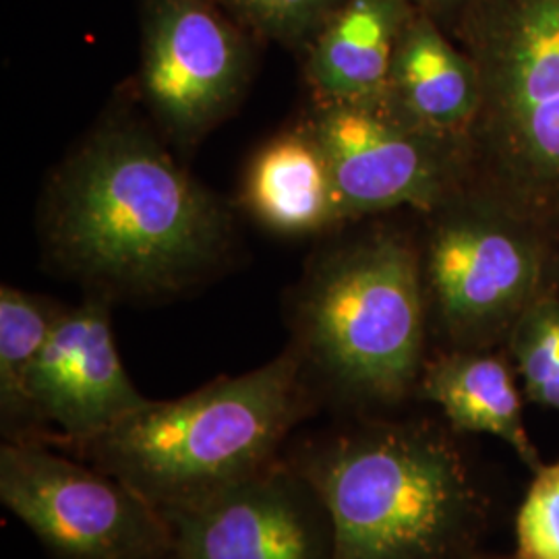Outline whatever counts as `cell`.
I'll list each match as a JSON object with an SVG mask.
<instances>
[{
    "label": "cell",
    "mask_w": 559,
    "mask_h": 559,
    "mask_svg": "<svg viewBox=\"0 0 559 559\" xmlns=\"http://www.w3.org/2000/svg\"><path fill=\"white\" fill-rule=\"evenodd\" d=\"M429 311L419 245L367 233L321 255L293 297V348L305 371L353 406L417 394Z\"/></svg>",
    "instance_id": "cell-5"
},
{
    "label": "cell",
    "mask_w": 559,
    "mask_h": 559,
    "mask_svg": "<svg viewBox=\"0 0 559 559\" xmlns=\"http://www.w3.org/2000/svg\"><path fill=\"white\" fill-rule=\"evenodd\" d=\"M110 305L90 293L80 305L64 307L41 348L29 380L41 443L94 440L150 402L120 360Z\"/></svg>",
    "instance_id": "cell-11"
},
{
    "label": "cell",
    "mask_w": 559,
    "mask_h": 559,
    "mask_svg": "<svg viewBox=\"0 0 559 559\" xmlns=\"http://www.w3.org/2000/svg\"><path fill=\"white\" fill-rule=\"evenodd\" d=\"M253 40L305 50L342 0H216Z\"/></svg>",
    "instance_id": "cell-18"
},
{
    "label": "cell",
    "mask_w": 559,
    "mask_h": 559,
    "mask_svg": "<svg viewBox=\"0 0 559 559\" xmlns=\"http://www.w3.org/2000/svg\"><path fill=\"white\" fill-rule=\"evenodd\" d=\"M313 408L311 380L288 346L253 371L182 399L150 400L98 438L57 450L124 483L166 516L276 462Z\"/></svg>",
    "instance_id": "cell-3"
},
{
    "label": "cell",
    "mask_w": 559,
    "mask_h": 559,
    "mask_svg": "<svg viewBox=\"0 0 559 559\" xmlns=\"http://www.w3.org/2000/svg\"><path fill=\"white\" fill-rule=\"evenodd\" d=\"M64 307L57 300L21 290L0 288V425L4 441H41L29 380L41 348Z\"/></svg>",
    "instance_id": "cell-16"
},
{
    "label": "cell",
    "mask_w": 559,
    "mask_h": 559,
    "mask_svg": "<svg viewBox=\"0 0 559 559\" xmlns=\"http://www.w3.org/2000/svg\"><path fill=\"white\" fill-rule=\"evenodd\" d=\"M415 9L425 11L427 15H431L433 20L440 21L445 29H450V25L459 17L462 7L468 0H408Z\"/></svg>",
    "instance_id": "cell-20"
},
{
    "label": "cell",
    "mask_w": 559,
    "mask_h": 559,
    "mask_svg": "<svg viewBox=\"0 0 559 559\" xmlns=\"http://www.w3.org/2000/svg\"><path fill=\"white\" fill-rule=\"evenodd\" d=\"M427 218L420 272L443 350L506 344L520 316L558 290V251L498 203L464 191Z\"/></svg>",
    "instance_id": "cell-6"
},
{
    "label": "cell",
    "mask_w": 559,
    "mask_h": 559,
    "mask_svg": "<svg viewBox=\"0 0 559 559\" xmlns=\"http://www.w3.org/2000/svg\"><path fill=\"white\" fill-rule=\"evenodd\" d=\"M240 203L280 235H313L346 224L325 152L307 120L261 145L247 166Z\"/></svg>",
    "instance_id": "cell-14"
},
{
    "label": "cell",
    "mask_w": 559,
    "mask_h": 559,
    "mask_svg": "<svg viewBox=\"0 0 559 559\" xmlns=\"http://www.w3.org/2000/svg\"><path fill=\"white\" fill-rule=\"evenodd\" d=\"M448 32L479 78L468 191L559 253V0H468Z\"/></svg>",
    "instance_id": "cell-4"
},
{
    "label": "cell",
    "mask_w": 559,
    "mask_h": 559,
    "mask_svg": "<svg viewBox=\"0 0 559 559\" xmlns=\"http://www.w3.org/2000/svg\"><path fill=\"white\" fill-rule=\"evenodd\" d=\"M251 41L216 0H141V98L166 138L198 143L239 106Z\"/></svg>",
    "instance_id": "cell-9"
},
{
    "label": "cell",
    "mask_w": 559,
    "mask_h": 559,
    "mask_svg": "<svg viewBox=\"0 0 559 559\" xmlns=\"http://www.w3.org/2000/svg\"><path fill=\"white\" fill-rule=\"evenodd\" d=\"M514 371L493 348L443 350L425 362L417 396L436 404L454 431L500 438L537 473L543 462L524 425Z\"/></svg>",
    "instance_id": "cell-15"
},
{
    "label": "cell",
    "mask_w": 559,
    "mask_h": 559,
    "mask_svg": "<svg viewBox=\"0 0 559 559\" xmlns=\"http://www.w3.org/2000/svg\"><path fill=\"white\" fill-rule=\"evenodd\" d=\"M164 520L177 559H334L328 508L288 460Z\"/></svg>",
    "instance_id": "cell-10"
},
{
    "label": "cell",
    "mask_w": 559,
    "mask_h": 559,
    "mask_svg": "<svg viewBox=\"0 0 559 559\" xmlns=\"http://www.w3.org/2000/svg\"><path fill=\"white\" fill-rule=\"evenodd\" d=\"M514 559H559V462L540 466L520 506Z\"/></svg>",
    "instance_id": "cell-19"
},
{
    "label": "cell",
    "mask_w": 559,
    "mask_h": 559,
    "mask_svg": "<svg viewBox=\"0 0 559 559\" xmlns=\"http://www.w3.org/2000/svg\"><path fill=\"white\" fill-rule=\"evenodd\" d=\"M526 399L559 413V295L547 293L514 323L506 340Z\"/></svg>",
    "instance_id": "cell-17"
},
{
    "label": "cell",
    "mask_w": 559,
    "mask_h": 559,
    "mask_svg": "<svg viewBox=\"0 0 559 559\" xmlns=\"http://www.w3.org/2000/svg\"><path fill=\"white\" fill-rule=\"evenodd\" d=\"M50 261L110 300L162 299L221 272L230 212L147 127L108 117L62 162L44 198Z\"/></svg>",
    "instance_id": "cell-1"
},
{
    "label": "cell",
    "mask_w": 559,
    "mask_h": 559,
    "mask_svg": "<svg viewBox=\"0 0 559 559\" xmlns=\"http://www.w3.org/2000/svg\"><path fill=\"white\" fill-rule=\"evenodd\" d=\"M286 460L328 508L334 559H473L485 503L438 425L362 420Z\"/></svg>",
    "instance_id": "cell-2"
},
{
    "label": "cell",
    "mask_w": 559,
    "mask_h": 559,
    "mask_svg": "<svg viewBox=\"0 0 559 559\" xmlns=\"http://www.w3.org/2000/svg\"><path fill=\"white\" fill-rule=\"evenodd\" d=\"M413 11L408 0H342L302 50L316 102L388 96L400 34Z\"/></svg>",
    "instance_id": "cell-13"
},
{
    "label": "cell",
    "mask_w": 559,
    "mask_h": 559,
    "mask_svg": "<svg viewBox=\"0 0 559 559\" xmlns=\"http://www.w3.org/2000/svg\"><path fill=\"white\" fill-rule=\"evenodd\" d=\"M307 124L325 152L346 222L399 207L429 214L468 191V145L423 129L390 96L316 102Z\"/></svg>",
    "instance_id": "cell-8"
},
{
    "label": "cell",
    "mask_w": 559,
    "mask_h": 559,
    "mask_svg": "<svg viewBox=\"0 0 559 559\" xmlns=\"http://www.w3.org/2000/svg\"><path fill=\"white\" fill-rule=\"evenodd\" d=\"M388 96L423 129L468 145L480 102L475 64L440 21L419 9L402 27Z\"/></svg>",
    "instance_id": "cell-12"
},
{
    "label": "cell",
    "mask_w": 559,
    "mask_h": 559,
    "mask_svg": "<svg viewBox=\"0 0 559 559\" xmlns=\"http://www.w3.org/2000/svg\"><path fill=\"white\" fill-rule=\"evenodd\" d=\"M0 500L57 559H177L152 503L48 443H2Z\"/></svg>",
    "instance_id": "cell-7"
}]
</instances>
